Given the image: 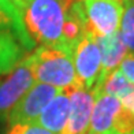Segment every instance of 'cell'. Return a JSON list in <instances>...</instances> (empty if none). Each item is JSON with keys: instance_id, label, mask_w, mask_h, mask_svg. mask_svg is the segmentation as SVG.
Segmentation results:
<instances>
[{"instance_id": "6da1fadb", "label": "cell", "mask_w": 134, "mask_h": 134, "mask_svg": "<svg viewBox=\"0 0 134 134\" xmlns=\"http://www.w3.org/2000/svg\"><path fill=\"white\" fill-rule=\"evenodd\" d=\"M72 2L74 0H26L22 8V21L30 40L34 44L66 49L63 32Z\"/></svg>"}, {"instance_id": "7a4b0ae2", "label": "cell", "mask_w": 134, "mask_h": 134, "mask_svg": "<svg viewBox=\"0 0 134 134\" xmlns=\"http://www.w3.org/2000/svg\"><path fill=\"white\" fill-rule=\"evenodd\" d=\"M30 63L36 82L51 85L60 90L80 88L72 52L70 51L40 45L30 53Z\"/></svg>"}, {"instance_id": "3957f363", "label": "cell", "mask_w": 134, "mask_h": 134, "mask_svg": "<svg viewBox=\"0 0 134 134\" xmlns=\"http://www.w3.org/2000/svg\"><path fill=\"white\" fill-rule=\"evenodd\" d=\"M78 86L93 90L101 77V52L93 33L85 32L72 49Z\"/></svg>"}, {"instance_id": "277c9868", "label": "cell", "mask_w": 134, "mask_h": 134, "mask_svg": "<svg viewBox=\"0 0 134 134\" xmlns=\"http://www.w3.org/2000/svg\"><path fill=\"white\" fill-rule=\"evenodd\" d=\"M36 83L30 55L23 56L3 81H0V119H5L13 107Z\"/></svg>"}, {"instance_id": "5b68a950", "label": "cell", "mask_w": 134, "mask_h": 134, "mask_svg": "<svg viewBox=\"0 0 134 134\" xmlns=\"http://www.w3.org/2000/svg\"><path fill=\"white\" fill-rule=\"evenodd\" d=\"M88 32L96 37L119 32L123 15L122 0H82Z\"/></svg>"}, {"instance_id": "8992f818", "label": "cell", "mask_w": 134, "mask_h": 134, "mask_svg": "<svg viewBox=\"0 0 134 134\" xmlns=\"http://www.w3.org/2000/svg\"><path fill=\"white\" fill-rule=\"evenodd\" d=\"M60 92H62L60 89L51 86V85L36 82L29 89V92L26 94H23L22 99L10 111L7 116L8 126L37 122L42 109Z\"/></svg>"}, {"instance_id": "52a82bcc", "label": "cell", "mask_w": 134, "mask_h": 134, "mask_svg": "<svg viewBox=\"0 0 134 134\" xmlns=\"http://www.w3.org/2000/svg\"><path fill=\"white\" fill-rule=\"evenodd\" d=\"M99 94L96 90L83 88L70 90V114L62 134H86L89 131L93 107Z\"/></svg>"}, {"instance_id": "ba28073f", "label": "cell", "mask_w": 134, "mask_h": 134, "mask_svg": "<svg viewBox=\"0 0 134 134\" xmlns=\"http://www.w3.org/2000/svg\"><path fill=\"white\" fill-rule=\"evenodd\" d=\"M96 38L101 52V77L97 88L93 90H96L97 93H101L105 80L115 70L119 69L122 60L129 55V52H127V48L122 41L119 32L104 36V37H96Z\"/></svg>"}, {"instance_id": "9c48e42d", "label": "cell", "mask_w": 134, "mask_h": 134, "mask_svg": "<svg viewBox=\"0 0 134 134\" xmlns=\"http://www.w3.org/2000/svg\"><path fill=\"white\" fill-rule=\"evenodd\" d=\"M70 114V90H62L42 109L37 123L53 134H62Z\"/></svg>"}, {"instance_id": "30bf717a", "label": "cell", "mask_w": 134, "mask_h": 134, "mask_svg": "<svg viewBox=\"0 0 134 134\" xmlns=\"http://www.w3.org/2000/svg\"><path fill=\"white\" fill-rule=\"evenodd\" d=\"M122 109L120 101L114 96L100 93L96 99L92 119H90V133H108L114 131L115 122Z\"/></svg>"}, {"instance_id": "8fae6325", "label": "cell", "mask_w": 134, "mask_h": 134, "mask_svg": "<svg viewBox=\"0 0 134 134\" xmlns=\"http://www.w3.org/2000/svg\"><path fill=\"white\" fill-rule=\"evenodd\" d=\"M25 48L14 32L0 27V75L8 74L25 56Z\"/></svg>"}, {"instance_id": "7c38bea8", "label": "cell", "mask_w": 134, "mask_h": 134, "mask_svg": "<svg viewBox=\"0 0 134 134\" xmlns=\"http://www.w3.org/2000/svg\"><path fill=\"white\" fill-rule=\"evenodd\" d=\"M101 93L116 97L123 108L134 115V85L122 74L119 69L105 80Z\"/></svg>"}, {"instance_id": "4fadbf2b", "label": "cell", "mask_w": 134, "mask_h": 134, "mask_svg": "<svg viewBox=\"0 0 134 134\" xmlns=\"http://www.w3.org/2000/svg\"><path fill=\"white\" fill-rule=\"evenodd\" d=\"M0 27L14 32L26 51L34 47V42L30 40L25 29L21 13L10 0H0Z\"/></svg>"}, {"instance_id": "5bb4252c", "label": "cell", "mask_w": 134, "mask_h": 134, "mask_svg": "<svg viewBox=\"0 0 134 134\" xmlns=\"http://www.w3.org/2000/svg\"><path fill=\"white\" fill-rule=\"evenodd\" d=\"M123 15L120 21L119 33L129 55L134 56V0H122Z\"/></svg>"}, {"instance_id": "9a60e30c", "label": "cell", "mask_w": 134, "mask_h": 134, "mask_svg": "<svg viewBox=\"0 0 134 134\" xmlns=\"http://www.w3.org/2000/svg\"><path fill=\"white\" fill-rule=\"evenodd\" d=\"M7 134H53V133L44 129L37 122H33V123H19L10 126Z\"/></svg>"}, {"instance_id": "2e32d148", "label": "cell", "mask_w": 134, "mask_h": 134, "mask_svg": "<svg viewBox=\"0 0 134 134\" xmlns=\"http://www.w3.org/2000/svg\"><path fill=\"white\" fill-rule=\"evenodd\" d=\"M119 71L134 85V56L133 55H127L122 60V63L119 66Z\"/></svg>"}, {"instance_id": "e0dca14e", "label": "cell", "mask_w": 134, "mask_h": 134, "mask_svg": "<svg viewBox=\"0 0 134 134\" xmlns=\"http://www.w3.org/2000/svg\"><path fill=\"white\" fill-rule=\"evenodd\" d=\"M10 2L15 5V8L19 11L21 15H22V8H23V5H25V2H26V0H10Z\"/></svg>"}, {"instance_id": "ac0fdd59", "label": "cell", "mask_w": 134, "mask_h": 134, "mask_svg": "<svg viewBox=\"0 0 134 134\" xmlns=\"http://www.w3.org/2000/svg\"><path fill=\"white\" fill-rule=\"evenodd\" d=\"M86 134H99V133H90V131H88ZM100 134H118L116 131H108V133H100Z\"/></svg>"}]
</instances>
